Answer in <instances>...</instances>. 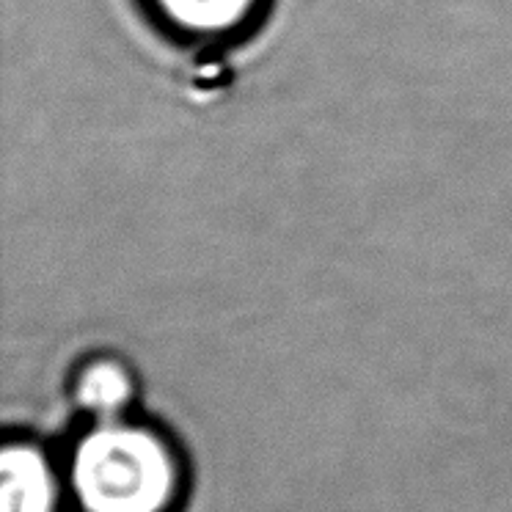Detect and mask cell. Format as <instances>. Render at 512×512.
<instances>
[{"label": "cell", "instance_id": "obj_2", "mask_svg": "<svg viewBox=\"0 0 512 512\" xmlns=\"http://www.w3.org/2000/svg\"><path fill=\"white\" fill-rule=\"evenodd\" d=\"M0 512H56V479L34 446H9L3 452Z\"/></svg>", "mask_w": 512, "mask_h": 512}, {"label": "cell", "instance_id": "obj_4", "mask_svg": "<svg viewBox=\"0 0 512 512\" xmlns=\"http://www.w3.org/2000/svg\"><path fill=\"white\" fill-rule=\"evenodd\" d=\"M133 397L130 375L113 361L91 364L78 383V400L86 411L97 413L100 419H113Z\"/></svg>", "mask_w": 512, "mask_h": 512}, {"label": "cell", "instance_id": "obj_3", "mask_svg": "<svg viewBox=\"0 0 512 512\" xmlns=\"http://www.w3.org/2000/svg\"><path fill=\"white\" fill-rule=\"evenodd\" d=\"M157 9L185 31L218 34L243 23L254 0H155Z\"/></svg>", "mask_w": 512, "mask_h": 512}, {"label": "cell", "instance_id": "obj_1", "mask_svg": "<svg viewBox=\"0 0 512 512\" xmlns=\"http://www.w3.org/2000/svg\"><path fill=\"white\" fill-rule=\"evenodd\" d=\"M72 485L86 512H166L177 466L155 433L108 419L80 441Z\"/></svg>", "mask_w": 512, "mask_h": 512}]
</instances>
